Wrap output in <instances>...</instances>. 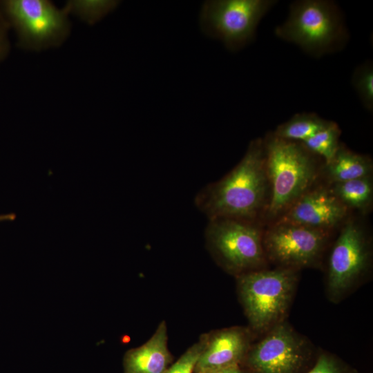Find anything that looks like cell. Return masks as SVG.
<instances>
[{
  "mask_svg": "<svg viewBox=\"0 0 373 373\" xmlns=\"http://www.w3.org/2000/svg\"><path fill=\"white\" fill-rule=\"evenodd\" d=\"M276 35L314 57L334 52L348 40L343 15L337 5L327 0H299L291 3Z\"/></svg>",
  "mask_w": 373,
  "mask_h": 373,
  "instance_id": "3",
  "label": "cell"
},
{
  "mask_svg": "<svg viewBox=\"0 0 373 373\" xmlns=\"http://www.w3.org/2000/svg\"><path fill=\"white\" fill-rule=\"evenodd\" d=\"M171 361L167 348L166 326L163 321L146 343L126 353L124 373H164Z\"/></svg>",
  "mask_w": 373,
  "mask_h": 373,
  "instance_id": "13",
  "label": "cell"
},
{
  "mask_svg": "<svg viewBox=\"0 0 373 373\" xmlns=\"http://www.w3.org/2000/svg\"><path fill=\"white\" fill-rule=\"evenodd\" d=\"M16 218V216L14 213L0 215V222L6 220H13Z\"/></svg>",
  "mask_w": 373,
  "mask_h": 373,
  "instance_id": "24",
  "label": "cell"
},
{
  "mask_svg": "<svg viewBox=\"0 0 373 373\" xmlns=\"http://www.w3.org/2000/svg\"><path fill=\"white\" fill-rule=\"evenodd\" d=\"M347 215L348 209L332 190L320 187L307 191L278 220L329 232L343 224Z\"/></svg>",
  "mask_w": 373,
  "mask_h": 373,
  "instance_id": "11",
  "label": "cell"
},
{
  "mask_svg": "<svg viewBox=\"0 0 373 373\" xmlns=\"http://www.w3.org/2000/svg\"><path fill=\"white\" fill-rule=\"evenodd\" d=\"M207 339L204 337L202 341L189 347L164 373H193L197 362L207 344Z\"/></svg>",
  "mask_w": 373,
  "mask_h": 373,
  "instance_id": "20",
  "label": "cell"
},
{
  "mask_svg": "<svg viewBox=\"0 0 373 373\" xmlns=\"http://www.w3.org/2000/svg\"><path fill=\"white\" fill-rule=\"evenodd\" d=\"M269 195L263 140H252L238 164L220 180L201 189L195 204L208 220L231 218L256 222Z\"/></svg>",
  "mask_w": 373,
  "mask_h": 373,
  "instance_id": "1",
  "label": "cell"
},
{
  "mask_svg": "<svg viewBox=\"0 0 373 373\" xmlns=\"http://www.w3.org/2000/svg\"><path fill=\"white\" fill-rule=\"evenodd\" d=\"M117 1L79 0L69 1L64 9L68 14H74L88 23H95L102 19L118 5Z\"/></svg>",
  "mask_w": 373,
  "mask_h": 373,
  "instance_id": "18",
  "label": "cell"
},
{
  "mask_svg": "<svg viewBox=\"0 0 373 373\" xmlns=\"http://www.w3.org/2000/svg\"><path fill=\"white\" fill-rule=\"evenodd\" d=\"M10 26L0 12V62L6 57L10 50L8 31Z\"/></svg>",
  "mask_w": 373,
  "mask_h": 373,
  "instance_id": "22",
  "label": "cell"
},
{
  "mask_svg": "<svg viewBox=\"0 0 373 373\" xmlns=\"http://www.w3.org/2000/svg\"><path fill=\"white\" fill-rule=\"evenodd\" d=\"M310 356L307 343L283 321L249 347L241 363L247 373H301Z\"/></svg>",
  "mask_w": 373,
  "mask_h": 373,
  "instance_id": "10",
  "label": "cell"
},
{
  "mask_svg": "<svg viewBox=\"0 0 373 373\" xmlns=\"http://www.w3.org/2000/svg\"><path fill=\"white\" fill-rule=\"evenodd\" d=\"M0 12L23 48L41 50L61 44L69 35L68 12L46 0H1Z\"/></svg>",
  "mask_w": 373,
  "mask_h": 373,
  "instance_id": "5",
  "label": "cell"
},
{
  "mask_svg": "<svg viewBox=\"0 0 373 373\" xmlns=\"http://www.w3.org/2000/svg\"><path fill=\"white\" fill-rule=\"evenodd\" d=\"M340 135L338 125L329 121L325 127L301 143L311 153L322 157L327 164L332 161L339 148Z\"/></svg>",
  "mask_w": 373,
  "mask_h": 373,
  "instance_id": "17",
  "label": "cell"
},
{
  "mask_svg": "<svg viewBox=\"0 0 373 373\" xmlns=\"http://www.w3.org/2000/svg\"><path fill=\"white\" fill-rule=\"evenodd\" d=\"M306 373H350L343 363L334 355L323 353Z\"/></svg>",
  "mask_w": 373,
  "mask_h": 373,
  "instance_id": "21",
  "label": "cell"
},
{
  "mask_svg": "<svg viewBox=\"0 0 373 373\" xmlns=\"http://www.w3.org/2000/svg\"><path fill=\"white\" fill-rule=\"evenodd\" d=\"M329 120L313 113H296L278 125L273 133L282 139L303 142L325 127Z\"/></svg>",
  "mask_w": 373,
  "mask_h": 373,
  "instance_id": "16",
  "label": "cell"
},
{
  "mask_svg": "<svg viewBox=\"0 0 373 373\" xmlns=\"http://www.w3.org/2000/svg\"><path fill=\"white\" fill-rule=\"evenodd\" d=\"M352 83L365 108L372 112L373 66L372 62H365L355 68L352 77Z\"/></svg>",
  "mask_w": 373,
  "mask_h": 373,
  "instance_id": "19",
  "label": "cell"
},
{
  "mask_svg": "<svg viewBox=\"0 0 373 373\" xmlns=\"http://www.w3.org/2000/svg\"><path fill=\"white\" fill-rule=\"evenodd\" d=\"M370 260V242L365 229L347 220L329 257L327 291L331 300H341L354 288L368 270Z\"/></svg>",
  "mask_w": 373,
  "mask_h": 373,
  "instance_id": "8",
  "label": "cell"
},
{
  "mask_svg": "<svg viewBox=\"0 0 373 373\" xmlns=\"http://www.w3.org/2000/svg\"><path fill=\"white\" fill-rule=\"evenodd\" d=\"M276 0H209L202 7L200 23L209 37L222 41L229 50H238L252 41L262 18Z\"/></svg>",
  "mask_w": 373,
  "mask_h": 373,
  "instance_id": "6",
  "label": "cell"
},
{
  "mask_svg": "<svg viewBox=\"0 0 373 373\" xmlns=\"http://www.w3.org/2000/svg\"><path fill=\"white\" fill-rule=\"evenodd\" d=\"M249 349V336L245 331L236 327L222 330L207 339L194 371L209 372L240 365Z\"/></svg>",
  "mask_w": 373,
  "mask_h": 373,
  "instance_id": "12",
  "label": "cell"
},
{
  "mask_svg": "<svg viewBox=\"0 0 373 373\" xmlns=\"http://www.w3.org/2000/svg\"><path fill=\"white\" fill-rule=\"evenodd\" d=\"M332 184L330 189L348 209L365 211L370 208L373 196L370 176Z\"/></svg>",
  "mask_w": 373,
  "mask_h": 373,
  "instance_id": "15",
  "label": "cell"
},
{
  "mask_svg": "<svg viewBox=\"0 0 373 373\" xmlns=\"http://www.w3.org/2000/svg\"><path fill=\"white\" fill-rule=\"evenodd\" d=\"M325 169L329 181L334 184L370 176L372 163L370 157L341 144L334 158L325 164Z\"/></svg>",
  "mask_w": 373,
  "mask_h": 373,
  "instance_id": "14",
  "label": "cell"
},
{
  "mask_svg": "<svg viewBox=\"0 0 373 373\" xmlns=\"http://www.w3.org/2000/svg\"><path fill=\"white\" fill-rule=\"evenodd\" d=\"M210 373H247L244 371L240 365H231L226 367L222 369L217 370L216 371L209 372Z\"/></svg>",
  "mask_w": 373,
  "mask_h": 373,
  "instance_id": "23",
  "label": "cell"
},
{
  "mask_svg": "<svg viewBox=\"0 0 373 373\" xmlns=\"http://www.w3.org/2000/svg\"><path fill=\"white\" fill-rule=\"evenodd\" d=\"M202 373H210V372H202Z\"/></svg>",
  "mask_w": 373,
  "mask_h": 373,
  "instance_id": "25",
  "label": "cell"
},
{
  "mask_svg": "<svg viewBox=\"0 0 373 373\" xmlns=\"http://www.w3.org/2000/svg\"><path fill=\"white\" fill-rule=\"evenodd\" d=\"M329 232L278 220L263 232L267 260L278 267L298 270L314 265L321 258Z\"/></svg>",
  "mask_w": 373,
  "mask_h": 373,
  "instance_id": "9",
  "label": "cell"
},
{
  "mask_svg": "<svg viewBox=\"0 0 373 373\" xmlns=\"http://www.w3.org/2000/svg\"><path fill=\"white\" fill-rule=\"evenodd\" d=\"M257 222L231 218L209 220L205 236L222 265L240 275L260 269L267 260Z\"/></svg>",
  "mask_w": 373,
  "mask_h": 373,
  "instance_id": "7",
  "label": "cell"
},
{
  "mask_svg": "<svg viewBox=\"0 0 373 373\" xmlns=\"http://www.w3.org/2000/svg\"><path fill=\"white\" fill-rule=\"evenodd\" d=\"M297 282L298 270L281 267L239 275L240 298L254 329L267 332L283 321Z\"/></svg>",
  "mask_w": 373,
  "mask_h": 373,
  "instance_id": "4",
  "label": "cell"
},
{
  "mask_svg": "<svg viewBox=\"0 0 373 373\" xmlns=\"http://www.w3.org/2000/svg\"><path fill=\"white\" fill-rule=\"evenodd\" d=\"M263 142L269 186L264 213L274 222L312 189L318 175L316 155L303 143L280 138L273 133Z\"/></svg>",
  "mask_w": 373,
  "mask_h": 373,
  "instance_id": "2",
  "label": "cell"
}]
</instances>
